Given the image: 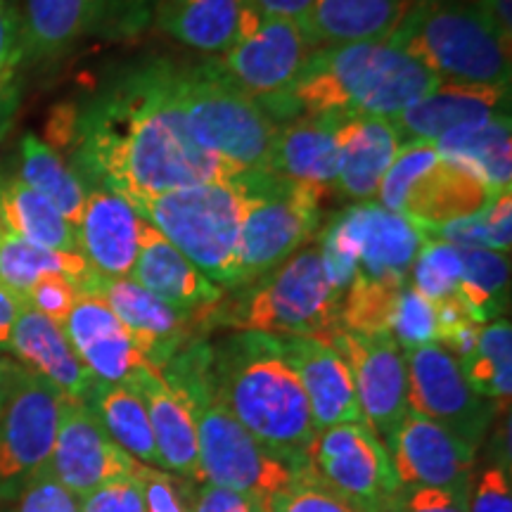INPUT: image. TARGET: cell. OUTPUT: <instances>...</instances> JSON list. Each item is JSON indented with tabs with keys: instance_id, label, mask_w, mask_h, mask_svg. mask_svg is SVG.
<instances>
[{
	"instance_id": "8fae6325",
	"label": "cell",
	"mask_w": 512,
	"mask_h": 512,
	"mask_svg": "<svg viewBox=\"0 0 512 512\" xmlns=\"http://www.w3.org/2000/svg\"><path fill=\"white\" fill-rule=\"evenodd\" d=\"M316 50L304 24L264 17L245 41L214 60L240 91L259 102L278 124H285L299 117L290 91Z\"/></svg>"
},
{
	"instance_id": "836d02e7",
	"label": "cell",
	"mask_w": 512,
	"mask_h": 512,
	"mask_svg": "<svg viewBox=\"0 0 512 512\" xmlns=\"http://www.w3.org/2000/svg\"><path fill=\"white\" fill-rule=\"evenodd\" d=\"M46 275H64L81 292H88V287L98 278V273L79 252L36 247L0 228V287L24 302L31 287Z\"/></svg>"
},
{
	"instance_id": "db71d44e",
	"label": "cell",
	"mask_w": 512,
	"mask_h": 512,
	"mask_svg": "<svg viewBox=\"0 0 512 512\" xmlns=\"http://www.w3.org/2000/svg\"><path fill=\"white\" fill-rule=\"evenodd\" d=\"M19 107V83L15 74L0 76V140L10 131Z\"/></svg>"
},
{
	"instance_id": "bcb514c9",
	"label": "cell",
	"mask_w": 512,
	"mask_h": 512,
	"mask_svg": "<svg viewBox=\"0 0 512 512\" xmlns=\"http://www.w3.org/2000/svg\"><path fill=\"white\" fill-rule=\"evenodd\" d=\"M81 290L72 280L64 278V275H46L38 283L31 287L24 297V302L31 309L53 320L57 325H64V320L72 313L76 299H79Z\"/></svg>"
},
{
	"instance_id": "9c48e42d",
	"label": "cell",
	"mask_w": 512,
	"mask_h": 512,
	"mask_svg": "<svg viewBox=\"0 0 512 512\" xmlns=\"http://www.w3.org/2000/svg\"><path fill=\"white\" fill-rule=\"evenodd\" d=\"M422 242L415 223L377 202H361L332 216L316 247L328 283L342 299L354 280L406 287Z\"/></svg>"
},
{
	"instance_id": "3957f363",
	"label": "cell",
	"mask_w": 512,
	"mask_h": 512,
	"mask_svg": "<svg viewBox=\"0 0 512 512\" xmlns=\"http://www.w3.org/2000/svg\"><path fill=\"white\" fill-rule=\"evenodd\" d=\"M444 83L411 53L384 41L318 48L290 98L299 114L394 119Z\"/></svg>"
},
{
	"instance_id": "816d5d0a",
	"label": "cell",
	"mask_w": 512,
	"mask_h": 512,
	"mask_svg": "<svg viewBox=\"0 0 512 512\" xmlns=\"http://www.w3.org/2000/svg\"><path fill=\"white\" fill-rule=\"evenodd\" d=\"M190 512H264V505L254 501L252 496L240 494V491L202 482Z\"/></svg>"
},
{
	"instance_id": "8d00e7d4",
	"label": "cell",
	"mask_w": 512,
	"mask_h": 512,
	"mask_svg": "<svg viewBox=\"0 0 512 512\" xmlns=\"http://www.w3.org/2000/svg\"><path fill=\"white\" fill-rule=\"evenodd\" d=\"M463 275H460L456 297L465 311L479 325L503 318L508 306L510 261L508 254L491 249H460Z\"/></svg>"
},
{
	"instance_id": "1f68e13d",
	"label": "cell",
	"mask_w": 512,
	"mask_h": 512,
	"mask_svg": "<svg viewBox=\"0 0 512 512\" xmlns=\"http://www.w3.org/2000/svg\"><path fill=\"white\" fill-rule=\"evenodd\" d=\"M0 228L36 247L79 252L72 223L64 219L48 197L31 190L17 176L0 178Z\"/></svg>"
},
{
	"instance_id": "d6a6232c",
	"label": "cell",
	"mask_w": 512,
	"mask_h": 512,
	"mask_svg": "<svg viewBox=\"0 0 512 512\" xmlns=\"http://www.w3.org/2000/svg\"><path fill=\"white\" fill-rule=\"evenodd\" d=\"M83 401L88 403V408L95 413L114 444L124 448L128 456L147 467L164 470L147 406L136 389L126 387V384H105L95 380L93 389Z\"/></svg>"
},
{
	"instance_id": "f6af8a7d",
	"label": "cell",
	"mask_w": 512,
	"mask_h": 512,
	"mask_svg": "<svg viewBox=\"0 0 512 512\" xmlns=\"http://www.w3.org/2000/svg\"><path fill=\"white\" fill-rule=\"evenodd\" d=\"M79 512H145V494L140 472L133 477L112 479L79 501Z\"/></svg>"
},
{
	"instance_id": "f5cc1de1",
	"label": "cell",
	"mask_w": 512,
	"mask_h": 512,
	"mask_svg": "<svg viewBox=\"0 0 512 512\" xmlns=\"http://www.w3.org/2000/svg\"><path fill=\"white\" fill-rule=\"evenodd\" d=\"M252 3L261 17L292 19V22L306 27V17H309L313 0H252Z\"/></svg>"
},
{
	"instance_id": "7c38bea8",
	"label": "cell",
	"mask_w": 512,
	"mask_h": 512,
	"mask_svg": "<svg viewBox=\"0 0 512 512\" xmlns=\"http://www.w3.org/2000/svg\"><path fill=\"white\" fill-rule=\"evenodd\" d=\"M64 394L15 366L8 396L0 408V501H15L53 456Z\"/></svg>"
},
{
	"instance_id": "603a6c76",
	"label": "cell",
	"mask_w": 512,
	"mask_h": 512,
	"mask_svg": "<svg viewBox=\"0 0 512 512\" xmlns=\"http://www.w3.org/2000/svg\"><path fill=\"white\" fill-rule=\"evenodd\" d=\"M252 0H159L155 19L164 36L204 55H226L261 22Z\"/></svg>"
},
{
	"instance_id": "6f0895ef",
	"label": "cell",
	"mask_w": 512,
	"mask_h": 512,
	"mask_svg": "<svg viewBox=\"0 0 512 512\" xmlns=\"http://www.w3.org/2000/svg\"><path fill=\"white\" fill-rule=\"evenodd\" d=\"M15 366L17 363L8 361V358H0V408H3L5 396H8L12 375H15Z\"/></svg>"
},
{
	"instance_id": "ffe728a7",
	"label": "cell",
	"mask_w": 512,
	"mask_h": 512,
	"mask_svg": "<svg viewBox=\"0 0 512 512\" xmlns=\"http://www.w3.org/2000/svg\"><path fill=\"white\" fill-rule=\"evenodd\" d=\"M278 342L302 382L316 432L344 422H363L354 375L332 344L304 335H278Z\"/></svg>"
},
{
	"instance_id": "c3c4849f",
	"label": "cell",
	"mask_w": 512,
	"mask_h": 512,
	"mask_svg": "<svg viewBox=\"0 0 512 512\" xmlns=\"http://www.w3.org/2000/svg\"><path fill=\"white\" fill-rule=\"evenodd\" d=\"M467 512H512L510 472L503 465H489L470 484Z\"/></svg>"
},
{
	"instance_id": "277c9868",
	"label": "cell",
	"mask_w": 512,
	"mask_h": 512,
	"mask_svg": "<svg viewBox=\"0 0 512 512\" xmlns=\"http://www.w3.org/2000/svg\"><path fill=\"white\" fill-rule=\"evenodd\" d=\"M162 377L195 422L200 482L240 491L264 505L297 479L299 472L261 446L216 396L207 337L171 358Z\"/></svg>"
},
{
	"instance_id": "f907efd6",
	"label": "cell",
	"mask_w": 512,
	"mask_h": 512,
	"mask_svg": "<svg viewBox=\"0 0 512 512\" xmlns=\"http://www.w3.org/2000/svg\"><path fill=\"white\" fill-rule=\"evenodd\" d=\"M22 60V15L15 0H0V76L15 74Z\"/></svg>"
},
{
	"instance_id": "d590c367",
	"label": "cell",
	"mask_w": 512,
	"mask_h": 512,
	"mask_svg": "<svg viewBox=\"0 0 512 512\" xmlns=\"http://www.w3.org/2000/svg\"><path fill=\"white\" fill-rule=\"evenodd\" d=\"M17 178L31 190L48 197L74 228L79 226L83 204H86V185L79 181L67 159L57 155L53 147L34 133H27L19 143Z\"/></svg>"
},
{
	"instance_id": "ee69618b",
	"label": "cell",
	"mask_w": 512,
	"mask_h": 512,
	"mask_svg": "<svg viewBox=\"0 0 512 512\" xmlns=\"http://www.w3.org/2000/svg\"><path fill=\"white\" fill-rule=\"evenodd\" d=\"M470 489L399 486L384 512H467Z\"/></svg>"
},
{
	"instance_id": "d4e9b609",
	"label": "cell",
	"mask_w": 512,
	"mask_h": 512,
	"mask_svg": "<svg viewBox=\"0 0 512 512\" xmlns=\"http://www.w3.org/2000/svg\"><path fill=\"white\" fill-rule=\"evenodd\" d=\"M339 114H299L280 124L268 174L309 185L320 195L337 192Z\"/></svg>"
},
{
	"instance_id": "7bdbcfd3",
	"label": "cell",
	"mask_w": 512,
	"mask_h": 512,
	"mask_svg": "<svg viewBox=\"0 0 512 512\" xmlns=\"http://www.w3.org/2000/svg\"><path fill=\"white\" fill-rule=\"evenodd\" d=\"M264 512H356L335 491L320 484L311 472H299L297 479L264 503Z\"/></svg>"
},
{
	"instance_id": "6da1fadb",
	"label": "cell",
	"mask_w": 512,
	"mask_h": 512,
	"mask_svg": "<svg viewBox=\"0 0 512 512\" xmlns=\"http://www.w3.org/2000/svg\"><path fill=\"white\" fill-rule=\"evenodd\" d=\"M178 64L138 62L81 105H60L43 143L69 155L83 185L133 207L176 188L238 176L190 138L178 100Z\"/></svg>"
},
{
	"instance_id": "cb8c5ba5",
	"label": "cell",
	"mask_w": 512,
	"mask_h": 512,
	"mask_svg": "<svg viewBox=\"0 0 512 512\" xmlns=\"http://www.w3.org/2000/svg\"><path fill=\"white\" fill-rule=\"evenodd\" d=\"M494 195L498 192L437 152L408 185L399 216L420 230H434L479 214Z\"/></svg>"
},
{
	"instance_id": "9f6ffc18",
	"label": "cell",
	"mask_w": 512,
	"mask_h": 512,
	"mask_svg": "<svg viewBox=\"0 0 512 512\" xmlns=\"http://www.w3.org/2000/svg\"><path fill=\"white\" fill-rule=\"evenodd\" d=\"M479 10L484 12L486 17L494 22V27L501 31V34L512 38V0H475Z\"/></svg>"
},
{
	"instance_id": "83f0119b",
	"label": "cell",
	"mask_w": 512,
	"mask_h": 512,
	"mask_svg": "<svg viewBox=\"0 0 512 512\" xmlns=\"http://www.w3.org/2000/svg\"><path fill=\"white\" fill-rule=\"evenodd\" d=\"M10 349L24 363V368L46 377L69 399L83 401L93 389L95 377L76 356L62 325L41 316L31 306L19 311L10 337Z\"/></svg>"
},
{
	"instance_id": "e575fe53",
	"label": "cell",
	"mask_w": 512,
	"mask_h": 512,
	"mask_svg": "<svg viewBox=\"0 0 512 512\" xmlns=\"http://www.w3.org/2000/svg\"><path fill=\"white\" fill-rule=\"evenodd\" d=\"M86 34H91V0H24V60H57Z\"/></svg>"
},
{
	"instance_id": "f546056e",
	"label": "cell",
	"mask_w": 512,
	"mask_h": 512,
	"mask_svg": "<svg viewBox=\"0 0 512 512\" xmlns=\"http://www.w3.org/2000/svg\"><path fill=\"white\" fill-rule=\"evenodd\" d=\"M403 12V0H313L306 29L318 48L384 41Z\"/></svg>"
},
{
	"instance_id": "44dd1931",
	"label": "cell",
	"mask_w": 512,
	"mask_h": 512,
	"mask_svg": "<svg viewBox=\"0 0 512 512\" xmlns=\"http://www.w3.org/2000/svg\"><path fill=\"white\" fill-rule=\"evenodd\" d=\"M510 119V88L439 83L430 95L389 119L401 145L434 143L453 128Z\"/></svg>"
},
{
	"instance_id": "4dcf8cb0",
	"label": "cell",
	"mask_w": 512,
	"mask_h": 512,
	"mask_svg": "<svg viewBox=\"0 0 512 512\" xmlns=\"http://www.w3.org/2000/svg\"><path fill=\"white\" fill-rule=\"evenodd\" d=\"M441 159L463 166L477 176L491 192L510 190L512 181V140L510 119L489 124L453 128L434 140Z\"/></svg>"
},
{
	"instance_id": "5bb4252c",
	"label": "cell",
	"mask_w": 512,
	"mask_h": 512,
	"mask_svg": "<svg viewBox=\"0 0 512 512\" xmlns=\"http://www.w3.org/2000/svg\"><path fill=\"white\" fill-rule=\"evenodd\" d=\"M403 358L408 373V411L439 422L479 448L494 420L496 403L472 389L458 358L441 344L406 351Z\"/></svg>"
},
{
	"instance_id": "d6986e66",
	"label": "cell",
	"mask_w": 512,
	"mask_h": 512,
	"mask_svg": "<svg viewBox=\"0 0 512 512\" xmlns=\"http://www.w3.org/2000/svg\"><path fill=\"white\" fill-rule=\"evenodd\" d=\"M62 330L98 382L131 387L145 368H152L138 351L131 332L98 294L81 292Z\"/></svg>"
},
{
	"instance_id": "b9f144b4",
	"label": "cell",
	"mask_w": 512,
	"mask_h": 512,
	"mask_svg": "<svg viewBox=\"0 0 512 512\" xmlns=\"http://www.w3.org/2000/svg\"><path fill=\"white\" fill-rule=\"evenodd\" d=\"M159 0H91V34L107 41H131L145 34Z\"/></svg>"
},
{
	"instance_id": "ac0fdd59",
	"label": "cell",
	"mask_w": 512,
	"mask_h": 512,
	"mask_svg": "<svg viewBox=\"0 0 512 512\" xmlns=\"http://www.w3.org/2000/svg\"><path fill=\"white\" fill-rule=\"evenodd\" d=\"M384 448L401 486L470 489L475 477L477 446L413 411L403 415Z\"/></svg>"
},
{
	"instance_id": "8992f818",
	"label": "cell",
	"mask_w": 512,
	"mask_h": 512,
	"mask_svg": "<svg viewBox=\"0 0 512 512\" xmlns=\"http://www.w3.org/2000/svg\"><path fill=\"white\" fill-rule=\"evenodd\" d=\"M389 41L446 83L510 88V41L475 0H415Z\"/></svg>"
},
{
	"instance_id": "e0dca14e",
	"label": "cell",
	"mask_w": 512,
	"mask_h": 512,
	"mask_svg": "<svg viewBox=\"0 0 512 512\" xmlns=\"http://www.w3.org/2000/svg\"><path fill=\"white\" fill-rule=\"evenodd\" d=\"M88 292L114 311L124 328L131 332L133 342L152 368L162 370L176 354L207 337L204 313H185L169 306L162 299L133 283L131 278H95Z\"/></svg>"
},
{
	"instance_id": "74e56055",
	"label": "cell",
	"mask_w": 512,
	"mask_h": 512,
	"mask_svg": "<svg viewBox=\"0 0 512 512\" xmlns=\"http://www.w3.org/2000/svg\"><path fill=\"white\" fill-rule=\"evenodd\" d=\"M472 389L491 403L508 406L512 394V325L496 318L482 325L475 354L460 363Z\"/></svg>"
},
{
	"instance_id": "5b68a950",
	"label": "cell",
	"mask_w": 512,
	"mask_h": 512,
	"mask_svg": "<svg viewBox=\"0 0 512 512\" xmlns=\"http://www.w3.org/2000/svg\"><path fill=\"white\" fill-rule=\"evenodd\" d=\"M342 299L323 271L318 247H304L264 278L223 292L204 311L207 330L230 328L266 335L330 339L339 328Z\"/></svg>"
},
{
	"instance_id": "7dc6e473",
	"label": "cell",
	"mask_w": 512,
	"mask_h": 512,
	"mask_svg": "<svg viewBox=\"0 0 512 512\" xmlns=\"http://www.w3.org/2000/svg\"><path fill=\"white\" fill-rule=\"evenodd\" d=\"M15 512H79V501L43 467L19 494Z\"/></svg>"
},
{
	"instance_id": "4316f807",
	"label": "cell",
	"mask_w": 512,
	"mask_h": 512,
	"mask_svg": "<svg viewBox=\"0 0 512 512\" xmlns=\"http://www.w3.org/2000/svg\"><path fill=\"white\" fill-rule=\"evenodd\" d=\"M337 145V192L356 204L375 202L382 178L401 150L392 124L375 117H339Z\"/></svg>"
},
{
	"instance_id": "f35d334b",
	"label": "cell",
	"mask_w": 512,
	"mask_h": 512,
	"mask_svg": "<svg viewBox=\"0 0 512 512\" xmlns=\"http://www.w3.org/2000/svg\"><path fill=\"white\" fill-rule=\"evenodd\" d=\"M512 197L510 190L498 192L479 214L448 226L422 230L425 240H441L458 249H491L510 252L512 245Z\"/></svg>"
},
{
	"instance_id": "52a82bcc",
	"label": "cell",
	"mask_w": 512,
	"mask_h": 512,
	"mask_svg": "<svg viewBox=\"0 0 512 512\" xmlns=\"http://www.w3.org/2000/svg\"><path fill=\"white\" fill-rule=\"evenodd\" d=\"M138 214L216 287L223 292L238 287V245L245 216L240 174L164 192L140 204Z\"/></svg>"
},
{
	"instance_id": "7402d4cb",
	"label": "cell",
	"mask_w": 512,
	"mask_h": 512,
	"mask_svg": "<svg viewBox=\"0 0 512 512\" xmlns=\"http://www.w3.org/2000/svg\"><path fill=\"white\" fill-rule=\"evenodd\" d=\"M143 216L117 192L91 188L86 192L76 240L79 252L100 278H131L138 259Z\"/></svg>"
},
{
	"instance_id": "ba28073f",
	"label": "cell",
	"mask_w": 512,
	"mask_h": 512,
	"mask_svg": "<svg viewBox=\"0 0 512 512\" xmlns=\"http://www.w3.org/2000/svg\"><path fill=\"white\" fill-rule=\"evenodd\" d=\"M178 100L190 138L238 174L268 171L280 124L240 91L216 60L178 69Z\"/></svg>"
},
{
	"instance_id": "484cf974",
	"label": "cell",
	"mask_w": 512,
	"mask_h": 512,
	"mask_svg": "<svg viewBox=\"0 0 512 512\" xmlns=\"http://www.w3.org/2000/svg\"><path fill=\"white\" fill-rule=\"evenodd\" d=\"M131 280L185 313H204L223 297L221 287L197 271L155 226L143 219Z\"/></svg>"
},
{
	"instance_id": "9a60e30c",
	"label": "cell",
	"mask_w": 512,
	"mask_h": 512,
	"mask_svg": "<svg viewBox=\"0 0 512 512\" xmlns=\"http://www.w3.org/2000/svg\"><path fill=\"white\" fill-rule=\"evenodd\" d=\"M325 342L349 363L363 422L387 446L403 415L408 413V373L403 351L387 332L361 335L337 330Z\"/></svg>"
},
{
	"instance_id": "7a4b0ae2",
	"label": "cell",
	"mask_w": 512,
	"mask_h": 512,
	"mask_svg": "<svg viewBox=\"0 0 512 512\" xmlns=\"http://www.w3.org/2000/svg\"><path fill=\"white\" fill-rule=\"evenodd\" d=\"M209 351L214 392L230 415L273 456L306 472V451L316 427L278 335L233 330L219 342H209Z\"/></svg>"
},
{
	"instance_id": "2e32d148",
	"label": "cell",
	"mask_w": 512,
	"mask_h": 512,
	"mask_svg": "<svg viewBox=\"0 0 512 512\" xmlns=\"http://www.w3.org/2000/svg\"><path fill=\"white\" fill-rule=\"evenodd\" d=\"M140 467L143 463L114 444L86 401L64 396L46 470L76 501L112 479L138 475Z\"/></svg>"
},
{
	"instance_id": "f1b7e54d",
	"label": "cell",
	"mask_w": 512,
	"mask_h": 512,
	"mask_svg": "<svg viewBox=\"0 0 512 512\" xmlns=\"http://www.w3.org/2000/svg\"><path fill=\"white\" fill-rule=\"evenodd\" d=\"M131 389L143 396L164 470L200 482L197 432L185 403L178 399L174 389L164 382L162 373L155 368H145L133 380Z\"/></svg>"
},
{
	"instance_id": "ab89813d",
	"label": "cell",
	"mask_w": 512,
	"mask_h": 512,
	"mask_svg": "<svg viewBox=\"0 0 512 512\" xmlns=\"http://www.w3.org/2000/svg\"><path fill=\"white\" fill-rule=\"evenodd\" d=\"M460 275H463L460 249L441 240H425L413 261L408 285L437 304L458 292Z\"/></svg>"
},
{
	"instance_id": "4fadbf2b",
	"label": "cell",
	"mask_w": 512,
	"mask_h": 512,
	"mask_svg": "<svg viewBox=\"0 0 512 512\" xmlns=\"http://www.w3.org/2000/svg\"><path fill=\"white\" fill-rule=\"evenodd\" d=\"M306 472L356 512H384L401 486L387 448L366 422L316 432L306 451Z\"/></svg>"
},
{
	"instance_id": "11a10c76",
	"label": "cell",
	"mask_w": 512,
	"mask_h": 512,
	"mask_svg": "<svg viewBox=\"0 0 512 512\" xmlns=\"http://www.w3.org/2000/svg\"><path fill=\"white\" fill-rule=\"evenodd\" d=\"M24 306H27V302H22L5 287H0V349H10L12 330H15L17 316Z\"/></svg>"
},
{
	"instance_id": "30bf717a",
	"label": "cell",
	"mask_w": 512,
	"mask_h": 512,
	"mask_svg": "<svg viewBox=\"0 0 512 512\" xmlns=\"http://www.w3.org/2000/svg\"><path fill=\"white\" fill-rule=\"evenodd\" d=\"M245 192L238 245V287L254 283L304 249L320 228L325 195L268 171L240 174Z\"/></svg>"
},
{
	"instance_id": "681fc988",
	"label": "cell",
	"mask_w": 512,
	"mask_h": 512,
	"mask_svg": "<svg viewBox=\"0 0 512 512\" xmlns=\"http://www.w3.org/2000/svg\"><path fill=\"white\" fill-rule=\"evenodd\" d=\"M145 512H185V501L174 475L157 467H140Z\"/></svg>"
},
{
	"instance_id": "60d3db41",
	"label": "cell",
	"mask_w": 512,
	"mask_h": 512,
	"mask_svg": "<svg viewBox=\"0 0 512 512\" xmlns=\"http://www.w3.org/2000/svg\"><path fill=\"white\" fill-rule=\"evenodd\" d=\"M387 335L394 339L403 354L427 347V344H437V309L430 299L406 285L389 316Z\"/></svg>"
}]
</instances>
